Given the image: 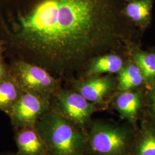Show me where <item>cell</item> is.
Returning a JSON list of instances; mask_svg holds the SVG:
<instances>
[{"instance_id": "1", "label": "cell", "mask_w": 155, "mask_h": 155, "mask_svg": "<svg viewBox=\"0 0 155 155\" xmlns=\"http://www.w3.org/2000/svg\"><path fill=\"white\" fill-rule=\"evenodd\" d=\"M110 0H42L15 25L18 41L56 66L83 63L117 35Z\"/></svg>"}, {"instance_id": "2", "label": "cell", "mask_w": 155, "mask_h": 155, "mask_svg": "<svg viewBox=\"0 0 155 155\" xmlns=\"http://www.w3.org/2000/svg\"><path fill=\"white\" fill-rule=\"evenodd\" d=\"M35 127L46 144L50 155H79L82 137L58 111L49 110Z\"/></svg>"}, {"instance_id": "3", "label": "cell", "mask_w": 155, "mask_h": 155, "mask_svg": "<svg viewBox=\"0 0 155 155\" xmlns=\"http://www.w3.org/2000/svg\"><path fill=\"white\" fill-rule=\"evenodd\" d=\"M48 110L47 97L24 91L8 116L16 129L35 127L40 118Z\"/></svg>"}, {"instance_id": "4", "label": "cell", "mask_w": 155, "mask_h": 155, "mask_svg": "<svg viewBox=\"0 0 155 155\" xmlns=\"http://www.w3.org/2000/svg\"><path fill=\"white\" fill-rule=\"evenodd\" d=\"M24 91L48 96L55 90L57 82L45 70L25 61H18L13 75Z\"/></svg>"}, {"instance_id": "5", "label": "cell", "mask_w": 155, "mask_h": 155, "mask_svg": "<svg viewBox=\"0 0 155 155\" xmlns=\"http://www.w3.org/2000/svg\"><path fill=\"white\" fill-rule=\"evenodd\" d=\"M58 101L60 111H57L68 121L83 124L92 113V105L81 94L63 92L58 95Z\"/></svg>"}, {"instance_id": "6", "label": "cell", "mask_w": 155, "mask_h": 155, "mask_svg": "<svg viewBox=\"0 0 155 155\" xmlns=\"http://www.w3.org/2000/svg\"><path fill=\"white\" fill-rule=\"evenodd\" d=\"M91 144L94 151L104 155L120 153L126 145V137L120 130L110 127H97L92 133Z\"/></svg>"}, {"instance_id": "7", "label": "cell", "mask_w": 155, "mask_h": 155, "mask_svg": "<svg viewBox=\"0 0 155 155\" xmlns=\"http://www.w3.org/2000/svg\"><path fill=\"white\" fill-rule=\"evenodd\" d=\"M17 153L21 155H50L47 147L35 127L16 129Z\"/></svg>"}, {"instance_id": "8", "label": "cell", "mask_w": 155, "mask_h": 155, "mask_svg": "<svg viewBox=\"0 0 155 155\" xmlns=\"http://www.w3.org/2000/svg\"><path fill=\"white\" fill-rule=\"evenodd\" d=\"M24 90L14 76H8L0 81V110L9 113Z\"/></svg>"}, {"instance_id": "9", "label": "cell", "mask_w": 155, "mask_h": 155, "mask_svg": "<svg viewBox=\"0 0 155 155\" xmlns=\"http://www.w3.org/2000/svg\"><path fill=\"white\" fill-rule=\"evenodd\" d=\"M153 0H125L122 13L137 25L145 27L150 22Z\"/></svg>"}, {"instance_id": "10", "label": "cell", "mask_w": 155, "mask_h": 155, "mask_svg": "<svg viewBox=\"0 0 155 155\" xmlns=\"http://www.w3.org/2000/svg\"><path fill=\"white\" fill-rule=\"evenodd\" d=\"M111 81L107 78H97L89 80L79 88L80 94L89 102L102 100L111 89Z\"/></svg>"}, {"instance_id": "11", "label": "cell", "mask_w": 155, "mask_h": 155, "mask_svg": "<svg viewBox=\"0 0 155 155\" xmlns=\"http://www.w3.org/2000/svg\"><path fill=\"white\" fill-rule=\"evenodd\" d=\"M122 59L115 55H106L97 58L89 68V75H99L104 73H116L122 68Z\"/></svg>"}, {"instance_id": "12", "label": "cell", "mask_w": 155, "mask_h": 155, "mask_svg": "<svg viewBox=\"0 0 155 155\" xmlns=\"http://www.w3.org/2000/svg\"><path fill=\"white\" fill-rule=\"evenodd\" d=\"M144 78L136 64H130L120 71L118 88L121 91H128L141 84Z\"/></svg>"}, {"instance_id": "13", "label": "cell", "mask_w": 155, "mask_h": 155, "mask_svg": "<svg viewBox=\"0 0 155 155\" xmlns=\"http://www.w3.org/2000/svg\"><path fill=\"white\" fill-rule=\"evenodd\" d=\"M117 106L124 116L133 118L140 106V97L138 93L126 91L120 94L117 99Z\"/></svg>"}, {"instance_id": "14", "label": "cell", "mask_w": 155, "mask_h": 155, "mask_svg": "<svg viewBox=\"0 0 155 155\" xmlns=\"http://www.w3.org/2000/svg\"><path fill=\"white\" fill-rule=\"evenodd\" d=\"M134 60L142 73L144 80L151 81L155 79V53L139 52L134 55Z\"/></svg>"}, {"instance_id": "15", "label": "cell", "mask_w": 155, "mask_h": 155, "mask_svg": "<svg viewBox=\"0 0 155 155\" xmlns=\"http://www.w3.org/2000/svg\"><path fill=\"white\" fill-rule=\"evenodd\" d=\"M138 155H155V134L146 133L139 145Z\"/></svg>"}, {"instance_id": "16", "label": "cell", "mask_w": 155, "mask_h": 155, "mask_svg": "<svg viewBox=\"0 0 155 155\" xmlns=\"http://www.w3.org/2000/svg\"><path fill=\"white\" fill-rule=\"evenodd\" d=\"M8 76V75L7 74L5 68L0 59V81L3 80L4 79H5Z\"/></svg>"}, {"instance_id": "17", "label": "cell", "mask_w": 155, "mask_h": 155, "mask_svg": "<svg viewBox=\"0 0 155 155\" xmlns=\"http://www.w3.org/2000/svg\"><path fill=\"white\" fill-rule=\"evenodd\" d=\"M152 108L155 115V88L153 91L152 95Z\"/></svg>"}, {"instance_id": "18", "label": "cell", "mask_w": 155, "mask_h": 155, "mask_svg": "<svg viewBox=\"0 0 155 155\" xmlns=\"http://www.w3.org/2000/svg\"><path fill=\"white\" fill-rule=\"evenodd\" d=\"M2 155H21L20 154H18L17 152L16 153H5V154H4Z\"/></svg>"}, {"instance_id": "19", "label": "cell", "mask_w": 155, "mask_h": 155, "mask_svg": "<svg viewBox=\"0 0 155 155\" xmlns=\"http://www.w3.org/2000/svg\"><path fill=\"white\" fill-rule=\"evenodd\" d=\"M0 55H1V45H0Z\"/></svg>"}]
</instances>
